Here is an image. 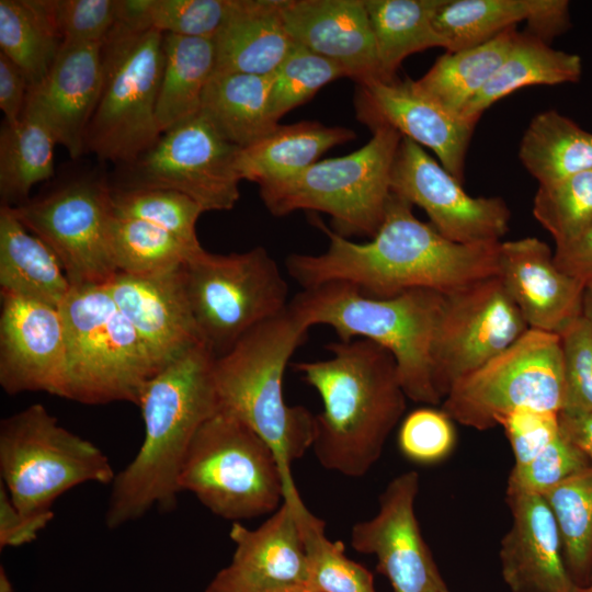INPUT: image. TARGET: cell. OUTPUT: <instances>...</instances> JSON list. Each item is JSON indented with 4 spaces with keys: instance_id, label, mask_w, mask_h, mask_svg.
<instances>
[{
    "instance_id": "6da1fadb",
    "label": "cell",
    "mask_w": 592,
    "mask_h": 592,
    "mask_svg": "<svg viewBox=\"0 0 592 592\" xmlns=\"http://www.w3.org/2000/svg\"><path fill=\"white\" fill-rule=\"evenodd\" d=\"M319 254L292 253L289 275L303 288L343 282L363 294L388 298L409 289L449 293L500 274V242L465 244L418 219L412 205L391 193L384 220L369 241L358 243L330 230Z\"/></svg>"
},
{
    "instance_id": "7a4b0ae2",
    "label": "cell",
    "mask_w": 592,
    "mask_h": 592,
    "mask_svg": "<svg viewBox=\"0 0 592 592\" xmlns=\"http://www.w3.org/2000/svg\"><path fill=\"white\" fill-rule=\"evenodd\" d=\"M216 356L203 343L175 358L146 384L138 407L145 435L135 457L115 475L105 512L109 528L177 506L179 475L203 423L219 410Z\"/></svg>"
},
{
    "instance_id": "3957f363",
    "label": "cell",
    "mask_w": 592,
    "mask_h": 592,
    "mask_svg": "<svg viewBox=\"0 0 592 592\" xmlns=\"http://www.w3.org/2000/svg\"><path fill=\"white\" fill-rule=\"evenodd\" d=\"M327 349V360L294 364L322 400L311 448L326 469L361 477L379 459L405 413L407 396L386 349L365 339L332 342Z\"/></svg>"
},
{
    "instance_id": "277c9868",
    "label": "cell",
    "mask_w": 592,
    "mask_h": 592,
    "mask_svg": "<svg viewBox=\"0 0 592 592\" xmlns=\"http://www.w3.org/2000/svg\"><path fill=\"white\" fill-rule=\"evenodd\" d=\"M445 293L415 288L388 298L363 294L343 282L305 288L289 307L301 322L331 327L339 341L369 340L395 358L407 398L442 402L434 378L433 346Z\"/></svg>"
},
{
    "instance_id": "5b68a950",
    "label": "cell",
    "mask_w": 592,
    "mask_h": 592,
    "mask_svg": "<svg viewBox=\"0 0 592 592\" xmlns=\"http://www.w3.org/2000/svg\"><path fill=\"white\" fill-rule=\"evenodd\" d=\"M308 329L288 305L215 361L219 408L239 418L271 446L285 491L296 488L292 463L311 448L315 439V415L303 406H288L283 396L287 363Z\"/></svg>"
},
{
    "instance_id": "8992f818",
    "label": "cell",
    "mask_w": 592,
    "mask_h": 592,
    "mask_svg": "<svg viewBox=\"0 0 592 592\" xmlns=\"http://www.w3.org/2000/svg\"><path fill=\"white\" fill-rule=\"evenodd\" d=\"M58 309L66 342L62 398L137 406L157 371L105 285L71 287Z\"/></svg>"
},
{
    "instance_id": "52a82bcc",
    "label": "cell",
    "mask_w": 592,
    "mask_h": 592,
    "mask_svg": "<svg viewBox=\"0 0 592 592\" xmlns=\"http://www.w3.org/2000/svg\"><path fill=\"white\" fill-rule=\"evenodd\" d=\"M372 132V138L349 155L260 184L267 210L277 217L300 209L321 212L331 217L337 234L373 238L391 196V169L402 136L388 126Z\"/></svg>"
},
{
    "instance_id": "ba28073f",
    "label": "cell",
    "mask_w": 592,
    "mask_h": 592,
    "mask_svg": "<svg viewBox=\"0 0 592 592\" xmlns=\"http://www.w3.org/2000/svg\"><path fill=\"white\" fill-rule=\"evenodd\" d=\"M213 514L239 522L275 512L285 479L271 446L249 425L219 408L195 434L179 475Z\"/></svg>"
},
{
    "instance_id": "9c48e42d",
    "label": "cell",
    "mask_w": 592,
    "mask_h": 592,
    "mask_svg": "<svg viewBox=\"0 0 592 592\" xmlns=\"http://www.w3.org/2000/svg\"><path fill=\"white\" fill-rule=\"evenodd\" d=\"M115 475L101 448L60 425L41 403L1 420L0 483L23 515H54L53 503L65 492L111 485Z\"/></svg>"
},
{
    "instance_id": "30bf717a",
    "label": "cell",
    "mask_w": 592,
    "mask_h": 592,
    "mask_svg": "<svg viewBox=\"0 0 592 592\" xmlns=\"http://www.w3.org/2000/svg\"><path fill=\"white\" fill-rule=\"evenodd\" d=\"M103 78L86 149L130 164L161 136L156 106L163 68V34L116 23L102 43Z\"/></svg>"
},
{
    "instance_id": "8fae6325",
    "label": "cell",
    "mask_w": 592,
    "mask_h": 592,
    "mask_svg": "<svg viewBox=\"0 0 592 592\" xmlns=\"http://www.w3.org/2000/svg\"><path fill=\"white\" fill-rule=\"evenodd\" d=\"M190 308L205 345L217 357L289 305L288 286L269 251L214 254L202 249L182 266Z\"/></svg>"
},
{
    "instance_id": "7c38bea8",
    "label": "cell",
    "mask_w": 592,
    "mask_h": 592,
    "mask_svg": "<svg viewBox=\"0 0 592 592\" xmlns=\"http://www.w3.org/2000/svg\"><path fill=\"white\" fill-rule=\"evenodd\" d=\"M563 399L559 335L530 329L499 355L457 380L443 399L442 410L453 421L485 431L521 409L559 413Z\"/></svg>"
},
{
    "instance_id": "4fadbf2b",
    "label": "cell",
    "mask_w": 592,
    "mask_h": 592,
    "mask_svg": "<svg viewBox=\"0 0 592 592\" xmlns=\"http://www.w3.org/2000/svg\"><path fill=\"white\" fill-rule=\"evenodd\" d=\"M111 194L103 180L82 178L12 207L57 257L71 287L105 285L117 273L109 239Z\"/></svg>"
},
{
    "instance_id": "5bb4252c",
    "label": "cell",
    "mask_w": 592,
    "mask_h": 592,
    "mask_svg": "<svg viewBox=\"0 0 592 592\" xmlns=\"http://www.w3.org/2000/svg\"><path fill=\"white\" fill-rule=\"evenodd\" d=\"M240 148L225 140L198 113L162 133L128 166L123 187L180 192L204 212L230 210L239 200L236 158Z\"/></svg>"
},
{
    "instance_id": "9a60e30c",
    "label": "cell",
    "mask_w": 592,
    "mask_h": 592,
    "mask_svg": "<svg viewBox=\"0 0 592 592\" xmlns=\"http://www.w3.org/2000/svg\"><path fill=\"white\" fill-rule=\"evenodd\" d=\"M527 330L499 275L446 293L433 346L435 386L442 400L457 380Z\"/></svg>"
},
{
    "instance_id": "2e32d148",
    "label": "cell",
    "mask_w": 592,
    "mask_h": 592,
    "mask_svg": "<svg viewBox=\"0 0 592 592\" xmlns=\"http://www.w3.org/2000/svg\"><path fill=\"white\" fill-rule=\"evenodd\" d=\"M391 193L422 208L445 238L465 244L499 242L511 213L498 196H470L423 148L402 137L390 178Z\"/></svg>"
},
{
    "instance_id": "e0dca14e",
    "label": "cell",
    "mask_w": 592,
    "mask_h": 592,
    "mask_svg": "<svg viewBox=\"0 0 592 592\" xmlns=\"http://www.w3.org/2000/svg\"><path fill=\"white\" fill-rule=\"evenodd\" d=\"M419 486L414 470L397 476L380 494L377 514L351 531L352 547L376 556L395 592H428L444 582L415 516Z\"/></svg>"
},
{
    "instance_id": "ac0fdd59",
    "label": "cell",
    "mask_w": 592,
    "mask_h": 592,
    "mask_svg": "<svg viewBox=\"0 0 592 592\" xmlns=\"http://www.w3.org/2000/svg\"><path fill=\"white\" fill-rule=\"evenodd\" d=\"M356 118L371 129L388 126L402 137L433 150L459 183L476 124L454 115L421 93L414 80H374L357 84Z\"/></svg>"
},
{
    "instance_id": "d6986e66",
    "label": "cell",
    "mask_w": 592,
    "mask_h": 592,
    "mask_svg": "<svg viewBox=\"0 0 592 592\" xmlns=\"http://www.w3.org/2000/svg\"><path fill=\"white\" fill-rule=\"evenodd\" d=\"M66 342L58 308L1 294L0 385L9 395L44 391L62 398Z\"/></svg>"
},
{
    "instance_id": "ffe728a7",
    "label": "cell",
    "mask_w": 592,
    "mask_h": 592,
    "mask_svg": "<svg viewBox=\"0 0 592 592\" xmlns=\"http://www.w3.org/2000/svg\"><path fill=\"white\" fill-rule=\"evenodd\" d=\"M182 266L150 275L117 272L105 284L138 334L157 373L204 343L186 297Z\"/></svg>"
},
{
    "instance_id": "44dd1931",
    "label": "cell",
    "mask_w": 592,
    "mask_h": 592,
    "mask_svg": "<svg viewBox=\"0 0 592 592\" xmlns=\"http://www.w3.org/2000/svg\"><path fill=\"white\" fill-rule=\"evenodd\" d=\"M103 78L102 44H62L46 76L30 86L24 113L39 121L72 159L86 138Z\"/></svg>"
},
{
    "instance_id": "7402d4cb",
    "label": "cell",
    "mask_w": 592,
    "mask_h": 592,
    "mask_svg": "<svg viewBox=\"0 0 592 592\" xmlns=\"http://www.w3.org/2000/svg\"><path fill=\"white\" fill-rule=\"evenodd\" d=\"M292 39L338 64L357 84L382 80L364 0H281Z\"/></svg>"
},
{
    "instance_id": "603a6c76",
    "label": "cell",
    "mask_w": 592,
    "mask_h": 592,
    "mask_svg": "<svg viewBox=\"0 0 592 592\" xmlns=\"http://www.w3.org/2000/svg\"><path fill=\"white\" fill-rule=\"evenodd\" d=\"M499 277L530 329L559 334L582 315L585 286L556 265L538 238L501 241Z\"/></svg>"
},
{
    "instance_id": "cb8c5ba5",
    "label": "cell",
    "mask_w": 592,
    "mask_h": 592,
    "mask_svg": "<svg viewBox=\"0 0 592 592\" xmlns=\"http://www.w3.org/2000/svg\"><path fill=\"white\" fill-rule=\"evenodd\" d=\"M512 525L500 546L502 577L512 592H574L555 516L540 494L506 491Z\"/></svg>"
},
{
    "instance_id": "d4e9b609",
    "label": "cell",
    "mask_w": 592,
    "mask_h": 592,
    "mask_svg": "<svg viewBox=\"0 0 592 592\" xmlns=\"http://www.w3.org/2000/svg\"><path fill=\"white\" fill-rule=\"evenodd\" d=\"M297 488L259 527L234 522L229 536L235 551L228 567L244 581L261 588L308 587V563L295 509Z\"/></svg>"
},
{
    "instance_id": "484cf974",
    "label": "cell",
    "mask_w": 592,
    "mask_h": 592,
    "mask_svg": "<svg viewBox=\"0 0 592 592\" xmlns=\"http://www.w3.org/2000/svg\"><path fill=\"white\" fill-rule=\"evenodd\" d=\"M281 0H240L214 37L215 73L270 76L293 49Z\"/></svg>"
},
{
    "instance_id": "4316f807",
    "label": "cell",
    "mask_w": 592,
    "mask_h": 592,
    "mask_svg": "<svg viewBox=\"0 0 592 592\" xmlns=\"http://www.w3.org/2000/svg\"><path fill=\"white\" fill-rule=\"evenodd\" d=\"M0 288L55 308L71 288L54 252L5 205L0 207Z\"/></svg>"
},
{
    "instance_id": "83f0119b",
    "label": "cell",
    "mask_w": 592,
    "mask_h": 592,
    "mask_svg": "<svg viewBox=\"0 0 592 592\" xmlns=\"http://www.w3.org/2000/svg\"><path fill=\"white\" fill-rule=\"evenodd\" d=\"M355 138L350 128L317 121L278 125L264 138L239 149L236 170L241 180L260 185L299 173L327 150Z\"/></svg>"
},
{
    "instance_id": "f1b7e54d",
    "label": "cell",
    "mask_w": 592,
    "mask_h": 592,
    "mask_svg": "<svg viewBox=\"0 0 592 592\" xmlns=\"http://www.w3.org/2000/svg\"><path fill=\"white\" fill-rule=\"evenodd\" d=\"M270 76L214 73L200 113L228 143L248 147L277 128L270 113Z\"/></svg>"
},
{
    "instance_id": "f546056e",
    "label": "cell",
    "mask_w": 592,
    "mask_h": 592,
    "mask_svg": "<svg viewBox=\"0 0 592 592\" xmlns=\"http://www.w3.org/2000/svg\"><path fill=\"white\" fill-rule=\"evenodd\" d=\"M215 68L214 38L163 34V68L156 106L161 133L200 113Z\"/></svg>"
},
{
    "instance_id": "4dcf8cb0",
    "label": "cell",
    "mask_w": 592,
    "mask_h": 592,
    "mask_svg": "<svg viewBox=\"0 0 592 592\" xmlns=\"http://www.w3.org/2000/svg\"><path fill=\"white\" fill-rule=\"evenodd\" d=\"M580 75L578 55L556 50L528 33H517L505 59L467 104L462 117L476 124L490 105L523 87L576 82Z\"/></svg>"
},
{
    "instance_id": "1f68e13d",
    "label": "cell",
    "mask_w": 592,
    "mask_h": 592,
    "mask_svg": "<svg viewBox=\"0 0 592 592\" xmlns=\"http://www.w3.org/2000/svg\"><path fill=\"white\" fill-rule=\"evenodd\" d=\"M516 35L513 26L476 47L447 52L414 84L431 101L462 117L467 104L499 69Z\"/></svg>"
},
{
    "instance_id": "d6a6232c",
    "label": "cell",
    "mask_w": 592,
    "mask_h": 592,
    "mask_svg": "<svg viewBox=\"0 0 592 592\" xmlns=\"http://www.w3.org/2000/svg\"><path fill=\"white\" fill-rule=\"evenodd\" d=\"M520 159L539 185L592 169V134L554 110L536 115L521 141Z\"/></svg>"
},
{
    "instance_id": "836d02e7",
    "label": "cell",
    "mask_w": 592,
    "mask_h": 592,
    "mask_svg": "<svg viewBox=\"0 0 592 592\" xmlns=\"http://www.w3.org/2000/svg\"><path fill=\"white\" fill-rule=\"evenodd\" d=\"M375 38L382 81L410 55L443 47L432 22L436 0H364Z\"/></svg>"
},
{
    "instance_id": "e575fe53",
    "label": "cell",
    "mask_w": 592,
    "mask_h": 592,
    "mask_svg": "<svg viewBox=\"0 0 592 592\" xmlns=\"http://www.w3.org/2000/svg\"><path fill=\"white\" fill-rule=\"evenodd\" d=\"M61 46L49 0H0V53L30 86L46 76Z\"/></svg>"
},
{
    "instance_id": "d590c367",
    "label": "cell",
    "mask_w": 592,
    "mask_h": 592,
    "mask_svg": "<svg viewBox=\"0 0 592 592\" xmlns=\"http://www.w3.org/2000/svg\"><path fill=\"white\" fill-rule=\"evenodd\" d=\"M52 133L37 119L23 114L3 122L0 132L1 205L15 207L29 201L34 185L50 179L54 169Z\"/></svg>"
},
{
    "instance_id": "8d00e7d4",
    "label": "cell",
    "mask_w": 592,
    "mask_h": 592,
    "mask_svg": "<svg viewBox=\"0 0 592 592\" xmlns=\"http://www.w3.org/2000/svg\"><path fill=\"white\" fill-rule=\"evenodd\" d=\"M559 531L567 569L573 581L592 583V466L543 494Z\"/></svg>"
},
{
    "instance_id": "74e56055",
    "label": "cell",
    "mask_w": 592,
    "mask_h": 592,
    "mask_svg": "<svg viewBox=\"0 0 592 592\" xmlns=\"http://www.w3.org/2000/svg\"><path fill=\"white\" fill-rule=\"evenodd\" d=\"M109 239L117 272L150 275L186 263L202 248H192L174 235L149 223L113 213Z\"/></svg>"
},
{
    "instance_id": "f35d334b",
    "label": "cell",
    "mask_w": 592,
    "mask_h": 592,
    "mask_svg": "<svg viewBox=\"0 0 592 592\" xmlns=\"http://www.w3.org/2000/svg\"><path fill=\"white\" fill-rule=\"evenodd\" d=\"M527 0H436L433 26L444 48L458 52L476 47L525 21Z\"/></svg>"
},
{
    "instance_id": "ab89813d",
    "label": "cell",
    "mask_w": 592,
    "mask_h": 592,
    "mask_svg": "<svg viewBox=\"0 0 592 592\" xmlns=\"http://www.w3.org/2000/svg\"><path fill=\"white\" fill-rule=\"evenodd\" d=\"M308 563V587L316 592H376L373 574L344 555L342 542L325 534V523L314 515L299 493L294 499Z\"/></svg>"
},
{
    "instance_id": "60d3db41",
    "label": "cell",
    "mask_w": 592,
    "mask_h": 592,
    "mask_svg": "<svg viewBox=\"0 0 592 592\" xmlns=\"http://www.w3.org/2000/svg\"><path fill=\"white\" fill-rule=\"evenodd\" d=\"M111 202L115 215L149 223L202 248L196 224L204 210L186 195L161 187H119L112 189Z\"/></svg>"
},
{
    "instance_id": "b9f144b4",
    "label": "cell",
    "mask_w": 592,
    "mask_h": 592,
    "mask_svg": "<svg viewBox=\"0 0 592 592\" xmlns=\"http://www.w3.org/2000/svg\"><path fill=\"white\" fill-rule=\"evenodd\" d=\"M533 215L556 246L578 236L592 223V169L549 185H539Z\"/></svg>"
},
{
    "instance_id": "7bdbcfd3",
    "label": "cell",
    "mask_w": 592,
    "mask_h": 592,
    "mask_svg": "<svg viewBox=\"0 0 592 592\" xmlns=\"http://www.w3.org/2000/svg\"><path fill=\"white\" fill-rule=\"evenodd\" d=\"M348 77L338 64L295 43L293 49L270 75V113L274 122L309 101L322 87Z\"/></svg>"
},
{
    "instance_id": "ee69618b",
    "label": "cell",
    "mask_w": 592,
    "mask_h": 592,
    "mask_svg": "<svg viewBox=\"0 0 592 592\" xmlns=\"http://www.w3.org/2000/svg\"><path fill=\"white\" fill-rule=\"evenodd\" d=\"M240 0H149L148 25L160 33L214 38Z\"/></svg>"
},
{
    "instance_id": "f6af8a7d",
    "label": "cell",
    "mask_w": 592,
    "mask_h": 592,
    "mask_svg": "<svg viewBox=\"0 0 592 592\" xmlns=\"http://www.w3.org/2000/svg\"><path fill=\"white\" fill-rule=\"evenodd\" d=\"M590 466L592 460L588 454L560 430L532 460L512 468L506 491L543 496L562 480Z\"/></svg>"
},
{
    "instance_id": "bcb514c9",
    "label": "cell",
    "mask_w": 592,
    "mask_h": 592,
    "mask_svg": "<svg viewBox=\"0 0 592 592\" xmlns=\"http://www.w3.org/2000/svg\"><path fill=\"white\" fill-rule=\"evenodd\" d=\"M558 335L565 377L563 407L559 413H592V327L581 315Z\"/></svg>"
},
{
    "instance_id": "7dc6e473",
    "label": "cell",
    "mask_w": 592,
    "mask_h": 592,
    "mask_svg": "<svg viewBox=\"0 0 592 592\" xmlns=\"http://www.w3.org/2000/svg\"><path fill=\"white\" fill-rule=\"evenodd\" d=\"M456 442L453 420L442 409L420 408L401 422L398 445L401 453L419 464H434L447 457Z\"/></svg>"
},
{
    "instance_id": "c3c4849f",
    "label": "cell",
    "mask_w": 592,
    "mask_h": 592,
    "mask_svg": "<svg viewBox=\"0 0 592 592\" xmlns=\"http://www.w3.org/2000/svg\"><path fill=\"white\" fill-rule=\"evenodd\" d=\"M62 44L103 43L117 23V0H49Z\"/></svg>"
},
{
    "instance_id": "681fc988",
    "label": "cell",
    "mask_w": 592,
    "mask_h": 592,
    "mask_svg": "<svg viewBox=\"0 0 592 592\" xmlns=\"http://www.w3.org/2000/svg\"><path fill=\"white\" fill-rule=\"evenodd\" d=\"M559 413L521 409L505 415L500 425L510 442L514 466L538 455L559 433Z\"/></svg>"
},
{
    "instance_id": "f907efd6",
    "label": "cell",
    "mask_w": 592,
    "mask_h": 592,
    "mask_svg": "<svg viewBox=\"0 0 592 592\" xmlns=\"http://www.w3.org/2000/svg\"><path fill=\"white\" fill-rule=\"evenodd\" d=\"M54 515L26 516L12 503L0 483V549L32 543Z\"/></svg>"
},
{
    "instance_id": "816d5d0a",
    "label": "cell",
    "mask_w": 592,
    "mask_h": 592,
    "mask_svg": "<svg viewBox=\"0 0 592 592\" xmlns=\"http://www.w3.org/2000/svg\"><path fill=\"white\" fill-rule=\"evenodd\" d=\"M556 265L584 286L592 284V223L571 240L557 244Z\"/></svg>"
},
{
    "instance_id": "f5cc1de1",
    "label": "cell",
    "mask_w": 592,
    "mask_h": 592,
    "mask_svg": "<svg viewBox=\"0 0 592 592\" xmlns=\"http://www.w3.org/2000/svg\"><path fill=\"white\" fill-rule=\"evenodd\" d=\"M525 22L528 34L548 44L569 26V2L566 0H527Z\"/></svg>"
},
{
    "instance_id": "db71d44e",
    "label": "cell",
    "mask_w": 592,
    "mask_h": 592,
    "mask_svg": "<svg viewBox=\"0 0 592 592\" xmlns=\"http://www.w3.org/2000/svg\"><path fill=\"white\" fill-rule=\"evenodd\" d=\"M29 88L30 83L21 69L0 53V109L3 122L14 123L22 117Z\"/></svg>"
},
{
    "instance_id": "11a10c76",
    "label": "cell",
    "mask_w": 592,
    "mask_h": 592,
    "mask_svg": "<svg viewBox=\"0 0 592 592\" xmlns=\"http://www.w3.org/2000/svg\"><path fill=\"white\" fill-rule=\"evenodd\" d=\"M204 592H316L307 585L261 588L237 576L228 566L217 572Z\"/></svg>"
},
{
    "instance_id": "9f6ffc18",
    "label": "cell",
    "mask_w": 592,
    "mask_h": 592,
    "mask_svg": "<svg viewBox=\"0 0 592 592\" xmlns=\"http://www.w3.org/2000/svg\"><path fill=\"white\" fill-rule=\"evenodd\" d=\"M562 433L579 445L592 460V413L569 415L559 413Z\"/></svg>"
},
{
    "instance_id": "6f0895ef",
    "label": "cell",
    "mask_w": 592,
    "mask_h": 592,
    "mask_svg": "<svg viewBox=\"0 0 592 592\" xmlns=\"http://www.w3.org/2000/svg\"><path fill=\"white\" fill-rule=\"evenodd\" d=\"M582 316L592 327V284L587 285L583 291Z\"/></svg>"
},
{
    "instance_id": "680465c9",
    "label": "cell",
    "mask_w": 592,
    "mask_h": 592,
    "mask_svg": "<svg viewBox=\"0 0 592 592\" xmlns=\"http://www.w3.org/2000/svg\"><path fill=\"white\" fill-rule=\"evenodd\" d=\"M0 592H13L12 583L10 582L3 567L0 568Z\"/></svg>"
},
{
    "instance_id": "91938a15",
    "label": "cell",
    "mask_w": 592,
    "mask_h": 592,
    "mask_svg": "<svg viewBox=\"0 0 592 592\" xmlns=\"http://www.w3.org/2000/svg\"><path fill=\"white\" fill-rule=\"evenodd\" d=\"M428 592H449L444 582L432 587Z\"/></svg>"
},
{
    "instance_id": "94428289",
    "label": "cell",
    "mask_w": 592,
    "mask_h": 592,
    "mask_svg": "<svg viewBox=\"0 0 592 592\" xmlns=\"http://www.w3.org/2000/svg\"><path fill=\"white\" fill-rule=\"evenodd\" d=\"M574 592H592V583L585 587L578 585Z\"/></svg>"
}]
</instances>
